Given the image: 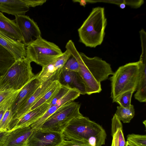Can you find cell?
I'll return each instance as SVG.
<instances>
[{
  "label": "cell",
  "instance_id": "6da1fadb",
  "mask_svg": "<svg viewBox=\"0 0 146 146\" xmlns=\"http://www.w3.org/2000/svg\"><path fill=\"white\" fill-rule=\"evenodd\" d=\"M65 48L78 62V72L86 85L87 94L100 92L102 90L101 82L114 73L110 64L99 57H90L79 52L71 40L68 42Z\"/></svg>",
  "mask_w": 146,
  "mask_h": 146
},
{
  "label": "cell",
  "instance_id": "83f0119b",
  "mask_svg": "<svg viewBox=\"0 0 146 146\" xmlns=\"http://www.w3.org/2000/svg\"><path fill=\"white\" fill-rule=\"evenodd\" d=\"M71 89L61 85L58 92L55 95L49 104V107L55 105L62 99Z\"/></svg>",
  "mask_w": 146,
  "mask_h": 146
},
{
  "label": "cell",
  "instance_id": "277c9868",
  "mask_svg": "<svg viewBox=\"0 0 146 146\" xmlns=\"http://www.w3.org/2000/svg\"><path fill=\"white\" fill-rule=\"evenodd\" d=\"M139 72V63L138 61L121 66L113 73L110 78L111 96L113 102L125 92L131 90L136 91Z\"/></svg>",
  "mask_w": 146,
  "mask_h": 146
},
{
  "label": "cell",
  "instance_id": "8992f818",
  "mask_svg": "<svg viewBox=\"0 0 146 146\" xmlns=\"http://www.w3.org/2000/svg\"><path fill=\"white\" fill-rule=\"evenodd\" d=\"M103 129L98 124L83 116L72 120L61 133L64 140L81 141L88 144V138Z\"/></svg>",
  "mask_w": 146,
  "mask_h": 146
},
{
  "label": "cell",
  "instance_id": "ac0fdd59",
  "mask_svg": "<svg viewBox=\"0 0 146 146\" xmlns=\"http://www.w3.org/2000/svg\"><path fill=\"white\" fill-rule=\"evenodd\" d=\"M0 44L11 53L16 60L26 57V46L23 43L13 40L0 32Z\"/></svg>",
  "mask_w": 146,
  "mask_h": 146
},
{
  "label": "cell",
  "instance_id": "e575fe53",
  "mask_svg": "<svg viewBox=\"0 0 146 146\" xmlns=\"http://www.w3.org/2000/svg\"><path fill=\"white\" fill-rule=\"evenodd\" d=\"M118 146H126V142L125 141L123 129H118Z\"/></svg>",
  "mask_w": 146,
  "mask_h": 146
},
{
  "label": "cell",
  "instance_id": "60d3db41",
  "mask_svg": "<svg viewBox=\"0 0 146 146\" xmlns=\"http://www.w3.org/2000/svg\"><path fill=\"white\" fill-rule=\"evenodd\" d=\"M146 120H145L143 122V123L145 125V127H146Z\"/></svg>",
  "mask_w": 146,
  "mask_h": 146
},
{
  "label": "cell",
  "instance_id": "ab89813d",
  "mask_svg": "<svg viewBox=\"0 0 146 146\" xmlns=\"http://www.w3.org/2000/svg\"><path fill=\"white\" fill-rule=\"evenodd\" d=\"M5 131H6L3 130L2 129L0 128V133H1L2 132Z\"/></svg>",
  "mask_w": 146,
  "mask_h": 146
},
{
  "label": "cell",
  "instance_id": "f546056e",
  "mask_svg": "<svg viewBox=\"0 0 146 146\" xmlns=\"http://www.w3.org/2000/svg\"><path fill=\"white\" fill-rule=\"evenodd\" d=\"M21 90L15 92L9 99L0 107V123L5 112L11 107L16 96Z\"/></svg>",
  "mask_w": 146,
  "mask_h": 146
},
{
  "label": "cell",
  "instance_id": "8d00e7d4",
  "mask_svg": "<svg viewBox=\"0 0 146 146\" xmlns=\"http://www.w3.org/2000/svg\"><path fill=\"white\" fill-rule=\"evenodd\" d=\"M72 1L74 2H78L80 3V5L85 6L86 4L87 1L84 0H73Z\"/></svg>",
  "mask_w": 146,
  "mask_h": 146
},
{
  "label": "cell",
  "instance_id": "4fadbf2b",
  "mask_svg": "<svg viewBox=\"0 0 146 146\" xmlns=\"http://www.w3.org/2000/svg\"><path fill=\"white\" fill-rule=\"evenodd\" d=\"M80 94L77 90L71 89L55 105L48 107L43 115L31 125L30 126L33 130L40 128L46 121L59 108L68 102L73 101L79 97Z\"/></svg>",
  "mask_w": 146,
  "mask_h": 146
},
{
  "label": "cell",
  "instance_id": "4316f807",
  "mask_svg": "<svg viewBox=\"0 0 146 146\" xmlns=\"http://www.w3.org/2000/svg\"><path fill=\"white\" fill-rule=\"evenodd\" d=\"M12 112L10 107L5 112L0 123V128L5 131H8L9 124L12 118Z\"/></svg>",
  "mask_w": 146,
  "mask_h": 146
},
{
  "label": "cell",
  "instance_id": "d6a6232c",
  "mask_svg": "<svg viewBox=\"0 0 146 146\" xmlns=\"http://www.w3.org/2000/svg\"><path fill=\"white\" fill-rule=\"evenodd\" d=\"M16 92L10 91H0V107L9 99Z\"/></svg>",
  "mask_w": 146,
  "mask_h": 146
},
{
  "label": "cell",
  "instance_id": "d6986e66",
  "mask_svg": "<svg viewBox=\"0 0 146 146\" xmlns=\"http://www.w3.org/2000/svg\"><path fill=\"white\" fill-rule=\"evenodd\" d=\"M139 72L138 79L134 97L141 102H146V55L141 54L139 61Z\"/></svg>",
  "mask_w": 146,
  "mask_h": 146
},
{
  "label": "cell",
  "instance_id": "3957f363",
  "mask_svg": "<svg viewBox=\"0 0 146 146\" xmlns=\"http://www.w3.org/2000/svg\"><path fill=\"white\" fill-rule=\"evenodd\" d=\"M31 62L25 57L15 60L0 76V91L16 92L21 90L35 76Z\"/></svg>",
  "mask_w": 146,
  "mask_h": 146
},
{
  "label": "cell",
  "instance_id": "5b68a950",
  "mask_svg": "<svg viewBox=\"0 0 146 146\" xmlns=\"http://www.w3.org/2000/svg\"><path fill=\"white\" fill-rule=\"evenodd\" d=\"M26 57L31 62L45 66L62 54L61 49L54 43L41 36L26 47Z\"/></svg>",
  "mask_w": 146,
  "mask_h": 146
},
{
  "label": "cell",
  "instance_id": "9a60e30c",
  "mask_svg": "<svg viewBox=\"0 0 146 146\" xmlns=\"http://www.w3.org/2000/svg\"><path fill=\"white\" fill-rule=\"evenodd\" d=\"M49 105L48 103H45L28 111L15 121L13 127L9 131L30 126L43 115L48 108Z\"/></svg>",
  "mask_w": 146,
  "mask_h": 146
},
{
  "label": "cell",
  "instance_id": "d4e9b609",
  "mask_svg": "<svg viewBox=\"0 0 146 146\" xmlns=\"http://www.w3.org/2000/svg\"><path fill=\"white\" fill-rule=\"evenodd\" d=\"M134 92L131 90L123 93L116 99L114 102L117 103L120 106L123 108L129 107L131 104V98Z\"/></svg>",
  "mask_w": 146,
  "mask_h": 146
},
{
  "label": "cell",
  "instance_id": "7a4b0ae2",
  "mask_svg": "<svg viewBox=\"0 0 146 146\" xmlns=\"http://www.w3.org/2000/svg\"><path fill=\"white\" fill-rule=\"evenodd\" d=\"M107 24L104 7L93 8L78 29L80 42L91 48L101 45L105 35Z\"/></svg>",
  "mask_w": 146,
  "mask_h": 146
},
{
  "label": "cell",
  "instance_id": "836d02e7",
  "mask_svg": "<svg viewBox=\"0 0 146 146\" xmlns=\"http://www.w3.org/2000/svg\"><path fill=\"white\" fill-rule=\"evenodd\" d=\"M27 5L29 7H34L37 6L42 5L46 1V0H23Z\"/></svg>",
  "mask_w": 146,
  "mask_h": 146
},
{
  "label": "cell",
  "instance_id": "ffe728a7",
  "mask_svg": "<svg viewBox=\"0 0 146 146\" xmlns=\"http://www.w3.org/2000/svg\"><path fill=\"white\" fill-rule=\"evenodd\" d=\"M29 9L23 0H0V11L15 16L25 14Z\"/></svg>",
  "mask_w": 146,
  "mask_h": 146
},
{
  "label": "cell",
  "instance_id": "30bf717a",
  "mask_svg": "<svg viewBox=\"0 0 146 146\" xmlns=\"http://www.w3.org/2000/svg\"><path fill=\"white\" fill-rule=\"evenodd\" d=\"M15 16V20L23 36V43L26 47L41 36V31L38 25L29 16L25 14Z\"/></svg>",
  "mask_w": 146,
  "mask_h": 146
},
{
  "label": "cell",
  "instance_id": "f1b7e54d",
  "mask_svg": "<svg viewBox=\"0 0 146 146\" xmlns=\"http://www.w3.org/2000/svg\"><path fill=\"white\" fill-rule=\"evenodd\" d=\"M62 68L66 70L78 72L79 65L76 58L71 55Z\"/></svg>",
  "mask_w": 146,
  "mask_h": 146
},
{
  "label": "cell",
  "instance_id": "5bb4252c",
  "mask_svg": "<svg viewBox=\"0 0 146 146\" xmlns=\"http://www.w3.org/2000/svg\"><path fill=\"white\" fill-rule=\"evenodd\" d=\"M71 56L69 52L66 50L61 55L46 66L42 67L41 71L38 74L39 80L42 82L61 70Z\"/></svg>",
  "mask_w": 146,
  "mask_h": 146
},
{
  "label": "cell",
  "instance_id": "7402d4cb",
  "mask_svg": "<svg viewBox=\"0 0 146 146\" xmlns=\"http://www.w3.org/2000/svg\"><path fill=\"white\" fill-rule=\"evenodd\" d=\"M60 87L61 85L58 80L55 81L50 88L31 108L28 111L33 110L45 103L49 104Z\"/></svg>",
  "mask_w": 146,
  "mask_h": 146
},
{
  "label": "cell",
  "instance_id": "7c38bea8",
  "mask_svg": "<svg viewBox=\"0 0 146 146\" xmlns=\"http://www.w3.org/2000/svg\"><path fill=\"white\" fill-rule=\"evenodd\" d=\"M42 82L38 79V74L19 92L10 107L12 118L20 107L33 95Z\"/></svg>",
  "mask_w": 146,
  "mask_h": 146
},
{
  "label": "cell",
  "instance_id": "cb8c5ba5",
  "mask_svg": "<svg viewBox=\"0 0 146 146\" xmlns=\"http://www.w3.org/2000/svg\"><path fill=\"white\" fill-rule=\"evenodd\" d=\"M107 134L103 129L99 133L90 137L87 140L90 146H102L105 144Z\"/></svg>",
  "mask_w": 146,
  "mask_h": 146
},
{
  "label": "cell",
  "instance_id": "ba28073f",
  "mask_svg": "<svg viewBox=\"0 0 146 146\" xmlns=\"http://www.w3.org/2000/svg\"><path fill=\"white\" fill-rule=\"evenodd\" d=\"M64 140L61 133L40 128L33 130L25 146H58Z\"/></svg>",
  "mask_w": 146,
  "mask_h": 146
},
{
  "label": "cell",
  "instance_id": "e0dca14e",
  "mask_svg": "<svg viewBox=\"0 0 146 146\" xmlns=\"http://www.w3.org/2000/svg\"><path fill=\"white\" fill-rule=\"evenodd\" d=\"M0 32L15 41L23 43V39L15 20H11L0 11Z\"/></svg>",
  "mask_w": 146,
  "mask_h": 146
},
{
  "label": "cell",
  "instance_id": "2e32d148",
  "mask_svg": "<svg viewBox=\"0 0 146 146\" xmlns=\"http://www.w3.org/2000/svg\"><path fill=\"white\" fill-rule=\"evenodd\" d=\"M33 130L29 126L9 131L3 146H25Z\"/></svg>",
  "mask_w": 146,
  "mask_h": 146
},
{
  "label": "cell",
  "instance_id": "603a6c76",
  "mask_svg": "<svg viewBox=\"0 0 146 146\" xmlns=\"http://www.w3.org/2000/svg\"><path fill=\"white\" fill-rule=\"evenodd\" d=\"M115 114L121 121L124 123H129L135 115L134 106L131 104L127 108L118 106Z\"/></svg>",
  "mask_w": 146,
  "mask_h": 146
},
{
  "label": "cell",
  "instance_id": "74e56055",
  "mask_svg": "<svg viewBox=\"0 0 146 146\" xmlns=\"http://www.w3.org/2000/svg\"><path fill=\"white\" fill-rule=\"evenodd\" d=\"M126 146H138L131 142L127 140L126 142Z\"/></svg>",
  "mask_w": 146,
  "mask_h": 146
},
{
  "label": "cell",
  "instance_id": "f35d334b",
  "mask_svg": "<svg viewBox=\"0 0 146 146\" xmlns=\"http://www.w3.org/2000/svg\"><path fill=\"white\" fill-rule=\"evenodd\" d=\"M121 9H123L125 7V4L124 3H122L119 5Z\"/></svg>",
  "mask_w": 146,
  "mask_h": 146
},
{
  "label": "cell",
  "instance_id": "d590c367",
  "mask_svg": "<svg viewBox=\"0 0 146 146\" xmlns=\"http://www.w3.org/2000/svg\"><path fill=\"white\" fill-rule=\"evenodd\" d=\"M9 133L8 131H6L0 133V146H3Z\"/></svg>",
  "mask_w": 146,
  "mask_h": 146
},
{
  "label": "cell",
  "instance_id": "9c48e42d",
  "mask_svg": "<svg viewBox=\"0 0 146 146\" xmlns=\"http://www.w3.org/2000/svg\"><path fill=\"white\" fill-rule=\"evenodd\" d=\"M60 70L56 72L45 81L42 82L40 85L27 102L22 106L16 112L13 116L10 124L11 126H13L15 121L27 112L31 108L50 88L54 82L58 80Z\"/></svg>",
  "mask_w": 146,
  "mask_h": 146
},
{
  "label": "cell",
  "instance_id": "1f68e13d",
  "mask_svg": "<svg viewBox=\"0 0 146 146\" xmlns=\"http://www.w3.org/2000/svg\"><path fill=\"white\" fill-rule=\"evenodd\" d=\"M58 146H90L84 142L73 140H64Z\"/></svg>",
  "mask_w": 146,
  "mask_h": 146
},
{
  "label": "cell",
  "instance_id": "4dcf8cb0",
  "mask_svg": "<svg viewBox=\"0 0 146 146\" xmlns=\"http://www.w3.org/2000/svg\"><path fill=\"white\" fill-rule=\"evenodd\" d=\"M121 121L117 118L115 114L111 119V135L112 136L116 132L118 129H122Z\"/></svg>",
  "mask_w": 146,
  "mask_h": 146
},
{
  "label": "cell",
  "instance_id": "52a82bcc",
  "mask_svg": "<svg viewBox=\"0 0 146 146\" xmlns=\"http://www.w3.org/2000/svg\"><path fill=\"white\" fill-rule=\"evenodd\" d=\"M80 104L73 101L64 104L51 115L40 128L61 133L72 120L83 116L80 111Z\"/></svg>",
  "mask_w": 146,
  "mask_h": 146
},
{
  "label": "cell",
  "instance_id": "484cf974",
  "mask_svg": "<svg viewBox=\"0 0 146 146\" xmlns=\"http://www.w3.org/2000/svg\"><path fill=\"white\" fill-rule=\"evenodd\" d=\"M127 140L138 146H146V135L131 134L127 136Z\"/></svg>",
  "mask_w": 146,
  "mask_h": 146
},
{
  "label": "cell",
  "instance_id": "44dd1931",
  "mask_svg": "<svg viewBox=\"0 0 146 146\" xmlns=\"http://www.w3.org/2000/svg\"><path fill=\"white\" fill-rule=\"evenodd\" d=\"M16 60L13 55L0 44V76L5 73Z\"/></svg>",
  "mask_w": 146,
  "mask_h": 146
},
{
  "label": "cell",
  "instance_id": "8fae6325",
  "mask_svg": "<svg viewBox=\"0 0 146 146\" xmlns=\"http://www.w3.org/2000/svg\"><path fill=\"white\" fill-rule=\"evenodd\" d=\"M58 81L61 86L78 92L80 94H87L85 83L78 72L61 69Z\"/></svg>",
  "mask_w": 146,
  "mask_h": 146
}]
</instances>
